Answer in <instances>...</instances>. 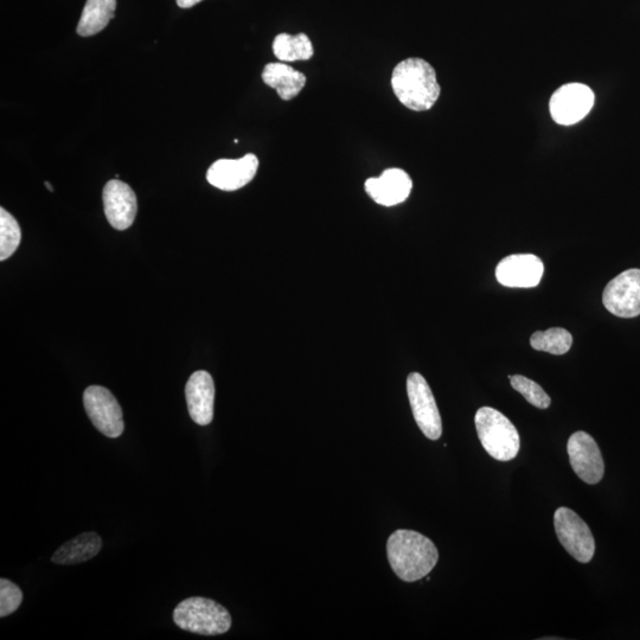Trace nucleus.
Segmentation results:
<instances>
[{
  "label": "nucleus",
  "instance_id": "f257e3e1",
  "mask_svg": "<svg viewBox=\"0 0 640 640\" xmlns=\"http://www.w3.org/2000/svg\"><path fill=\"white\" fill-rule=\"evenodd\" d=\"M387 555L393 572L406 582L424 579L439 560L438 549L428 537L406 529L390 535Z\"/></svg>",
  "mask_w": 640,
  "mask_h": 640
},
{
  "label": "nucleus",
  "instance_id": "f03ea898",
  "mask_svg": "<svg viewBox=\"0 0 640 640\" xmlns=\"http://www.w3.org/2000/svg\"><path fill=\"white\" fill-rule=\"evenodd\" d=\"M392 88L403 106L415 112L431 110L440 96L434 68L422 59H407L393 70Z\"/></svg>",
  "mask_w": 640,
  "mask_h": 640
},
{
  "label": "nucleus",
  "instance_id": "7ed1b4c3",
  "mask_svg": "<svg viewBox=\"0 0 640 640\" xmlns=\"http://www.w3.org/2000/svg\"><path fill=\"white\" fill-rule=\"evenodd\" d=\"M480 443L490 456L499 462H510L521 448L520 434L512 422L497 409H478L475 418Z\"/></svg>",
  "mask_w": 640,
  "mask_h": 640
},
{
  "label": "nucleus",
  "instance_id": "20e7f679",
  "mask_svg": "<svg viewBox=\"0 0 640 640\" xmlns=\"http://www.w3.org/2000/svg\"><path fill=\"white\" fill-rule=\"evenodd\" d=\"M174 622L179 629L196 635L219 636L232 627V616L226 607L214 600L192 597L177 605Z\"/></svg>",
  "mask_w": 640,
  "mask_h": 640
},
{
  "label": "nucleus",
  "instance_id": "39448f33",
  "mask_svg": "<svg viewBox=\"0 0 640 640\" xmlns=\"http://www.w3.org/2000/svg\"><path fill=\"white\" fill-rule=\"evenodd\" d=\"M554 527L562 547L576 561L591 562L595 553V541L590 527L572 509L565 507L555 511Z\"/></svg>",
  "mask_w": 640,
  "mask_h": 640
},
{
  "label": "nucleus",
  "instance_id": "423d86ee",
  "mask_svg": "<svg viewBox=\"0 0 640 640\" xmlns=\"http://www.w3.org/2000/svg\"><path fill=\"white\" fill-rule=\"evenodd\" d=\"M83 405L96 430L108 438H119L124 433L123 409L110 390L91 386L83 393Z\"/></svg>",
  "mask_w": 640,
  "mask_h": 640
},
{
  "label": "nucleus",
  "instance_id": "0eeeda50",
  "mask_svg": "<svg viewBox=\"0 0 640 640\" xmlns=\"http://www.w3.org/2000/svg\"><path fill=\"white\" fill-rule=\"evenodd\" d=\"M409 403L416 424L428 439L438 440L443 434V422L431 387L419 373L409 374L407 379Z\"/></svg>",
  "mask_w": 640,
  "mask_h": 640
},
{
  "label": "nucleus",
  "instance_id": "6e6552de",
  "mask_svg": "<svg viewBox=\"0 0 640 640\" xmlns=\"http://www.w3.org/2000/svg\"><path fill=\"white\" fill-rule=\"evenodd\" d=\"M594 102L595 95L590 87L582 83H568L553 94L549 110L556 124L572 126L590 114Z\"/></svg>",
  "mask_w": 640,
  "mask_h": 640
},
{
  "label": "nucleus",
  "instance_id": "1a4fd4ad",
  "mask_svg": "<svg viewBox=\"0 0 640 640\" xmlns=\"http://www.w3.org/2000/svg\"><path fill=\"white\" fill-rule=\"evenodd\" d=\"M569 462L575 475L590 485L598 484L604 477L605 463L600 448L590 434L575 432L567 444Z\"/></svg>",
  "mask_w": 640,
  "mask_h": 640
},
{
  "label": "nucleus",
  "instance_id": "9d476101",
  "mask_svg": "<svg viewBox=\"0 0 640 640\" xmlns=\"http://www.w3.org/2000/svg\"><path fill=\"white\" fill-rule=\"evenodd\" d=\"M603 303L608 312L620 318H635L640 315V270H629L619 274L608 283L603 294Z\"/></svg>",
  "mask_w": 640,
  "mask_h": 640
},
{
  "label": "nucleus",
  "instance_id": "9b49d317",
  "mask_svg": "<svg viewBox=\"0 0 640 640\" xmlns=\"http://www.w3.org/2000/svg\"><path fill=\"white\" fill-rule=\"evenodd\" d=\"M259 159L248 153L240 159H220L210 166L207 181L223 191H235L251 183L258 172Z\"/></svg>",
  "mask_w": 640,
  "mask_h": 640
},
{
  "label": "nucleus",
  "instance_id": "f8f14e48",
  "mask_svg": "<svg viewBox=\"0 0 640 640\" xmlns=\"http://www.w3.org/2000/svg\"><path fill=\"white\" fill-rule=\"evenodd\" d=\"M102 201L107 221L114 229L126 230L132 226L136 220L138 202L130 185L113 179L105 185Z\"/></svg>",
  "mask_w": 640,
  "mask_h": 640
},
{
  "label": "nucleus",
  "instance_id": "ddd939ff",
  "mask_svg": "<svg viewBox=\"0 0 640 640\" xmlns=\"http://www.w3.org/2000/svg\"><path fill=\"white\" fill-rule=\"evenodd\" d=\"M543 262L533 254L507 256L496 268L498 283L507 287L530 288L540 284Z\"/></svg>",
  "mask_w": 640,
  "mask_h": 640
},
{
  "label": "nucleus",
  "instance_id": "4468645a",
  "mask_svg": "<svg viewBox=\"0 0 640 640\" xmlns=\"http://www.w3.org/2000/svg\"><path fill=\"white\" fill-rule=\"evenodd\" d=\"M367 194L383 207H394L407 200L413 188L411 177L401 169H388L364 184Z\"/></svg>",
  "mask_w": 640,
  "mask_h": 640
},
{
  "label": "nucleus",
  "instance_id": "2eb2a0df",
  "mask_svg": "<svg viewBox=\"0 0 640 640\" xmlns=\"http://www.w3.org/2000/svg\"><path fill=\"white\" fill-rule=\"evenodd\" d=\"M185 396L192 421L200 426L209 425L214 419L215 384L208 371H196L190 376Z\"/></svg>",
  "mask_w": 640,
  "mask_h": 640
},
{
  "label": "nucleus",
  "instance_id": "dca6fc26",
  "mask_svg": "<svg viewBox=\"0 0 640 640\" xmlns=\"http://www.w3.org/2000/svg\"><path fill=\"white\" fill-rule=\"evenodd\" d=\"M262 80L268 87L277 89L284 101L296 98L306 85V76L283 62L268 63L262 72Z\"/></svg>",
  "mask_w": 640,
  "mask_h": 640
},
{
  "label": "nucleus",
  "instance_id": "f3484780",
  "mask_svg": "<svg viewBox=\"0 0 640 640\" xmlns=\"http://www.w3.org/2000/svg\"><path fill=\"white\" fill-rule=\"evenodd\" d=\"M102 540L98 534L83 533L64 543L53 555L57 565H78L94 558L100 553Z\"/></svg>",
  "mask_w": 640,
  "mask_h": 640
},
{
  "label": "nucleus",
  "instance_id": "a211bd4d",
  "mask_svg": "<svg viewBox=\"0 0 640 640\" xmlns=\"http://www.w3.org/2000/svg\"><path fill=\"white\" fill-rule=\"evenodd\" d=\"M115 9L117 0H87L78 25V34L82 37L99 34L112 21Z\"/></svg>",
  "mask_w": 640,
  "mask_h": 640
},
{
  "label": "nucleus",
  "instance_id": "6ab92c4d",
  "mask_svg": "<svg viewBox=\"0 0 640 640\" xmlns=\"http://www.w3.org/2000/svg\"><path fill=\"white\" fill-rule=\"evenodd\" d=\"M273 53L281 62L307 61L312 59L315 50L305 34L291 36L280 34L273 42Z\"/></svg>",
  "mask_w": 640,
  "mask_h": 640
},
{
  "label": "nucleus",
  "instance_id": "aec40b11",
  "mask_svg": "<svg viewBox=\"0 0 640 640\" xmlns=\"http://www.w3.org/2000/svg\"><path fill=\"white\" fill-rule=\"evenodd\" d=\"M531 347L537 351L549 352L552 355H565L572 348L573 337L562 328L537 331L530 338Z\"/></svg>",
  "mask_w": 640,
  "mask_h": 640
},
{
  "label": "nucleus",
  "instance_id": "412c9836",
  "mask_svg": "<svg viewBox=\"0 0 640 640\" xmlns=\"http://www.w3.org/2000/svg\"><path fill=\"white\" fill-rule=\"evenodd\" d=\"M22 240L21 227L15 217L4 208L0 209V260L15 254Z\"/></svg>",
  "mask_w": 640,
  "mask_h": 640
},
{
  "label": "nucleus",
  "instance_id": "4be33fe9",
  "mask_svg": "<svg viewBox=\"0 0 640 640\" xmlns=\"http://www.w3.org/2000/svg\"><path fill=\"white\" fill-rule=\"evenodd\" d=\"M509 380L512 388L522 394L530 405L540 409L549 408L552 400H550L549 395L544 392L540 384L522 375L510 376Z\"/></svg>",
  "mask_w": 640,
  "mask_h": 640
},
{
  "label": "nucleus",
  "instance_id": "5701e85b",
  "mask_svg": "<svg viewBox=\"0 0 640 640\" xmlns=\"http://www.w3.org/2000/svg\"><path fill=\"white\" fill-rule=\"evenodd\" d=\"M22 601L21 588L8 579L0 580V617L5 618L16 612Z\"/></svg>",
  "mask_w": 640,
  "mask_h": 640
},
{
  "label": "nucleus",
  "instance_id": "b1692460",
  "mask_svg": "<svg viewBox=\"0 0 640 640\" xmlns=\"http://www.w3.org/2000/svg\"><path fill=\"white\" fill-rule=\"evenodd\" d=\"M201 2L202 0H177V4L179 8H182V9H190L192 8V6H195Z\"/></svg>",
  "mask_w": 640,
  "mask_h": 640
},
{
  "label": "nucleus",
  "instance_id": "393cba45",
  "mask_svg": "<svg viewBox=\"0 0 640 640\" xmlns=\"http://www.w3.org/2000/svg\"><path fill=\"white\" fill-rule=\"evenodd\" d=\"M46 187L48 188L49 191H54V188L51 187V184L46 182Z\"/></svg>",
  "mask_w": 640,
  "mask_h": 640
}]
</instances>
